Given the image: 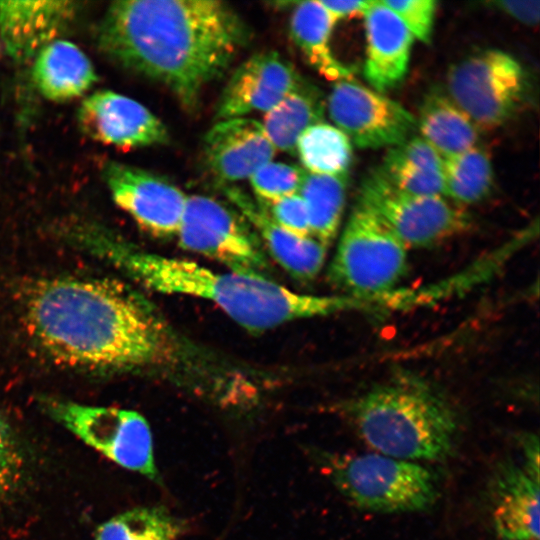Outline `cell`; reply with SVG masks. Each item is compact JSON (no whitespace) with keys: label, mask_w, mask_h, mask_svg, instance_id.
Returning <instances> with one entry per match:
<instances>
[{"label":"cell","mask_w":540,"mask_h":540,"mask_svg":"<svg viewBox=\"0 0 540 540\" xmlns=\"http://www.w3.org/2000/svg\"><path fill=\"white\" fill-rule=\"evenodd\" d=\"M325 103L319 89L302 78L275 106L268 110L263 130L277 151L296 154V144L310 126L322 122Z\"/></svg>","instance_id":"cell-22"},{"label":"cell","mask_w":540,"mask_h":540,"mask_svg":"<svg viewBox=\"0 0 540 540\" xmlns=\"http://www.w3.org/2000/svg\"><path fill=\"white\" fill-rule=\"evenodd\" d=\"M321 463L334 486L355 506L378 513L416 512L438 498L435 473L417 462L379 453H322Z\"/></svg>","instance_id":"cell-5"},{"label":"cell","mask_w":540,"mask_h":540,"mask_svg":"<svg viewBox=\"0 0 540 540\" xmlns=\"http://www.w3.org/2000/svg\"><path fill=\"white\" fill-rule=\"evenodd\" d=\"M258 203L275 223L288 232L299 237L311 236L307 209L298 193L276 201Z\"/></svg>","instance_id":"cell-32"},{"label":"cell","mask_w":540,"mask_h":540,"mask_svg":"<svg viewBox=\"0 0 540 540\" xmlns=\"http://www.w3.org/2000/svg\"><path fill=\"white\" fill-rule=\"evenodd\" d=\"M336 22L320 1L298 2L290 18V33L307 63L329 81L352 80L354 70L331 51Z\"/></svg>","instance_id":"cell-21"},{"label":"cell","mask_w":540,"mask_h":540,"mask_svg":"<svg viewBox=\"0 0 540 540\" xmlns=\"http://www.w3.org/2000/svg\"><path fill=\"white\" fill-rule=\"evenodd\" d=\"M358 205L377 216L407 247H427L469 227L468 214L443 196H422L392 185L378 169L361 184Z\"/></svg>","instance_id":"cell-9"},{"label":"cell","mask_w":540,"mask_h":540,"mask_svg":"<svg viewBox=\"0 0 540 540\" xmlns=\"http://www.w3.org/2000/svg\"><path fill=\"white\" fill-rule=\"evenodd\" d=\"M386 156L427 171L442 173L443 170V158L422 137L409 138L393 146Z\"/></svg>","instance_id":"cell-33"},{"label":"cell","mask_w":540,"mask_h":540,"mask_svg":"<svg viewBox=\"0 0 540 540\" xmlns=\"http://www.w3.org/2000/svg\"><path fill=\"white\" fill-rule=\"evenodd\" d=\"M69 234L147 288L211 301L251 333L354 308L351 297L297 293L266 276L215 271L191 260L139 250L97 224L76 223Z\"/></svg>","instance_id":"cell-3"},{"label":"cell","mask_w":540,"mask_h":540,"mask_svg":"<svg viewBox=\"0 0 540 540\" xmlns=\"http://www.w3.org/2000/svg\"><path fill=\"white\" fill-rule=\"evenodd\" d=\"M405 24L414 38L425 44L432 39L437 1L435 0H382Z\"/></svg>","instance_id":"cell-31"},{"label":"cell","mask_w":540,"mask_h":540,"mask_svg":"<svg viewBox=\"0 0 540 540\" xmlns=\"http://www.w3.org/2000/svg\"><path fill=\"white\" fill-rule=\"evenodd\" d=\"M363 15L367 41L364 75L375 91L383 93L403 81L414 37L381 1L372 0Z\"/></svg>","instance_id":"cell-19"},{"label":"cell","mask_w":540,"mask_h":540,"mask_svg":"<svg viewBox=\"0 0 540 540\" xmlns=\"http://www.w3.org/2000/svg\"><path fill=\"white\" fill-rule=\"evenodd\" d=\"M407 246L357 204L340 235L329 278L357 297L390 294L407 269Z\"/></svg>","instance_id":"cell-6"},{"label":"cell","mask_w":540,"mask_h":540,"mask_svg":"<svg viewBox=\"0 0 540 540\" xmlns=\"http://www.w3.org/2000/svg\"><path fill=\"white\" fill-rule=\"evenodd\" d=\"M523 65L509 53L487 49L452 65L447 74L451 100L481 129L511 119L529 90Z\"/></svg>","instance_id":"cell-8"},{"label":"cell","mask_w":540,"mask_h":540,"mask_svg":"<svg viewBox=\"0 0 540 540\" xmlns=\"http://www.w3.org/2000/svg\"><path fill=\"white\" fill-rule=\"evenodd\" d=\"M203 152L217 182L230 185L249 179L276 150L259 121L239 117L217 121L204 136Z\"/></svg>","instance_id":"cell-15"},{"label":"cell","mask_w":540,"mask_h":540,"mask_svg":"<svg viewBox=\"0 0 540 540\" xmlns=\"http://www.w3.org/2000/svg\"><path fill=\"white\" fill-rule=\"evenodd\" d=\"M418 126L422 138L440 155L447 158L476 146L480 130L451 98L439 90L423 100Z\"/></svg>","instance_id":"cell-23"},{"label":"cell","mask_w":540,"mask_h":540,"mask_svg":"<svg viewBox=\"0 0 540 540\" xmlns=\"http://www.w3.org/2000/svg\"><path fill=\"white\" fill-rule=\"evenodd\" d=\"M25 472V457L10 423L0 414V505L20 487Z\"/></svg>","instance_id":"cell-30"},{"label":"cell","mask_w":540,"mask_h":540,"mask_svg":"<svg viewBox=\"0 0 540 540\" xmlns=\"http://www.w3.org/2000/svg\"><path fill=\"white\" fill-rule=\"evenodd\" d=\"M349 415L361 439L385 456L442 461L455 446L454 409L434 388L412 376L393 378L360 395Z\"/></svg>","instance_id":"cell-4"},{"label":"cell","mask_w":540,"mask_h":540,"mask_svg":"<svg viewBox=\"0 0 540 540\" xmlns=\"http://www.w3.org/2000/svg\"><path fill=\"white\" fill-rule=\"evenodd\" d=\"M379 172L396 188L415 195L443 196L442 173L427 171L387 156Z\"/></svg>","instance_id":"cell-29"},{"label":"cell","mask_w":540,"mask_h":540,"mask_svg":"<svg viewBox=\"0 0 540 540\" xmlns=\"http://www.w3.org/2000/svg\"><path fill=\"white\" fill-rule=\"evenodd\" d=\"M187 529V522L164 506L136 507L100 524L94 540H177Z\"/></svg>","instance_id":"cell-25"},{"label":"cell","mask_w":540,"mask_h":540,"mask_svg":"<svg viewBox=\"0 0 540 540\" xmlns=\"http://www.w3.org/2000/svg\"><path fill=\"white\" fill-rule=\"evenodd\" d=\"M372 0L367 1H320L322 6L328 11L333 20L347 19L356 15H363Z\"/></svg>","instance_id":"cell-35"},{"label":"cell","mask_w":540,"mask_h":540,"mask_svg":"<svg viewBox=\"0 0 540 540\" xmlns=\"http://www.w3.org/2000/svg\"><path fill=\"white\" fill-rule=\"evenodd\" d=\"M302 79L295 67L275 51L256 53L229 78L217 104V121L267 112Z\"/></svg>","instance_id":"cell-14"},{"label":"cell","mask_w":540,"mask_h":540,"mask_svg":"<svg viewBox=\"0 0 540 540\" xmlns=\"http://www.w3.org/2000/svg\"><path fill=\"white\" fill-rule=\"evenodd\" d=\"M491 4L525 25L533 26L539 22L540 2L538 0H497Z\"/></svg>","instance_id":"cell-34"},{"label":"cell","mask_w":540,"mask_h":540,"mask_svg":"<svg viewBox=\"0 0 540 540\" xmlns=\"http://www.w3.org/2000/svg\"><path fill=\"white\" fill-rule=\"evenodd\" d=\"M42 407L53 420L107 459L160 482L151 429L138 412L53 398L44 399Z\"/></svg>","instance_id":"cell-7"},{"label":"cell","mask_w":540,"mask_h":540,"mask_svg":"<svg viewBox=\"0 0 540 540\" xmlns=\"http://www.w3.org/2000/svg\"><path fill=\"white\" fill-rule=\"evenodd\" d=\"M305 170L294 164L270 161L260 167L248 180L256 201L267 203L297 194Z\"/></svg>","instance_id":"cell-28"},{"label":"cell","mask_w":540,"mask_h":540,"mask_svg":"<svg viewBox=\"0 0 540 540\" xmlns=\"http://www.w3.org/2000/svg\"><path fill=\"white\" fill-rule=\"evenodd\" d=\"M71 1H0V38L7 54L20 65L58 39L76 16Z\"/></svg>","instance_id":"cell-16"},{"label":"cell","mask_w":540,"mask_h":540,"mask_svg":"<svg viewBox=\"0 0 540 540\" xmlns=\"http://www.w3.org/2000/svg\"><path fill=\"white\" fill-rule=\"evenodd\" d=\"M326 105L336 127L359 148L399 145L417 126L398 102L352 80L336 82Z\"/></svg>","instance_id":"cell-11"},{"label":"cell","mask_w":540,"mask_h":540,"mask_svg":"<svg viewBox=\"0 0 540 540\" xmlns=\"http://www.w3.org/2000/svg\"><path fill=\"white\" fill-rule=\"evenodd\" d=\"M444 195L455 204L469 205L483 200L493 185V168L488 153L473 147L443 159Z\"/></svg>","instance_id":"cell-27"},{"label":"cell","mask_w":540,"mask_h":540,"mask_svg":"<svg viewBox=\"0 0 540 540\" xmlns=\"http://www.w3.org/2000/svg\"><path fill=\"white\" fill-rule=\"evenodd\" d=\"M77 121L86 136L121 149L163 145L170 140L165 124L147 107L112 90L85 97Z\"/></svg>","instance_id":"cell-13"},{"label":"cell","mask_w":540,"mask_h":540,"mask_svg":"<svg viewBox=\"0 0 540 540\" xmlns=\"http://www.w3.org/2000/svg\"><path fill=\"white\" fill-rule=\"evenodd\" d=\"M296 154L306 172L332 176L348 175L353 158L347 135L325 122L316 123L302 133Z\"/></svg>","instance_id":"cell-26"},{"label":"cell","mask_w":540,"mask_h":540,"mask_svg":"<svg viewBox=\"0 0 540 540\" xmlns=\"http://www.w3.org/2000/svg\"><path fill=\"white\" fill-rule=\"evenodd\" d=\"M103 179L114 203L143 230L156 237L176 236L187 195L167 178L151 171L108 161Z\"/></svg>","instance_id":"cell-12"},{"label":"cell","mask_w":540,"mask_h":540,"mask_svg":"<svg viewBox=\"0 0 540 540\" xmlns=\"http://www.w3.org/2000/svg\"><path fill=\"white\" fill-rule=\"evenodd\" d=\"M347 177L305 171L298 192L307 209L311 236L328 247L336 238L341 224Z\"/></svg>","instance_id":"cell-24"},{"label":"cell","mask_w":540,"mask_h":540,"mask_svg":"<svg viewBox=\"0 0 540 540\" xmlns=\"http://www.w3.org/2000/svg\"><path fill=\"white\" fill-rule=\"evenodd\" d=\"M540 473L525 463L504 461L491 482L493 524L501 540H539Z\"/></svg>","instance_id":"cell-17"},{"label":"cell","mask_w":540,"mask_h":540,"mask_svg":"<svg viewBox=\"0 0 540 540\" xmlns=\"http://www.w3.org/2000/svg\"><path fill=\"white\" fill-rule=\"evenodd\" d=\"M250 36L235 9L216 0L115 1L96 31L98 48L109 60L161 83L189 111Z\"/></svg>","instance_id":"cell-1"},{"label":"cell","mask_w":540,"mask_h":540,"mask_svg":"<svg viewBox=\"0 0 540 540\" xmlns=\"http://www.w3.org/2000/svg\"><path fill=\"white\" fill-rule=\"evenodd\" d=\"M31 78L39 94L52 102L78 98L98 81L88 56L76 44L60 38L48 43L35 56Z\"/></svg>","instance_id":"cell-20"},{"label":"cell","mask_w":540,"mask_h":540,"mask_svg":"<svg viewBox=\"0 0 540 540\" xmlns=\"http://www.w3.org/2000/svg\"><path fill=\"white\" fill-rule=\"evenodd\" d=\"M29 331L54 361L117 371L170 363L176 344L157 313L125 285L60 277L34 285L24 304Z\"/></svg>","instance_id":"cell-2"},{"label":"cell","mask_w":540,"mask_h":540,"mask_svg":"<svg viewBox=\"0 0 540 540\" xmlns=\"http://www.w3.org/2000/svg\"><path fill=\"white\" fill-rule=\"evenodd\" d=\"M223 192L240 215L259 233L270 255L292 277L309 281L321 271L328 246L316 238L299 237L275 223L256 200L233 185H223Z\"/></svg>","instance_id":"cell-18"},{"label":"cell","mask_w":540,"mask_h":540,"mask_svg":"<svg viewBox=\"0 0 540 540\" xmlns=\"http://www.w3.org/2000/svg\"><path fill=\"white\" fill-rule=\"evenodd\" d=\"M176 236L182 248L232 271L265 276L266 257L247 221L212 197L187 196Z\"/></svg>","instance_id":"cell-10"}]
</instances>
